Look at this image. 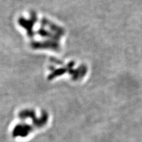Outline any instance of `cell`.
<instances>
[{
    "label": "cell",
    "mask_w": 142,
    "mask_h": 142,
    "mask_svg": "<svg viewBox=\"0 0 142 142\" xmlns=\"http://www.w3.org/2000/svg\"><path fill=\"white\" fill-rule=\"evenodd\" d=\"M34 128L35 127L31 125L25 124V123L19 124L17 125L14 128L13 130V136L15 137H25L32 132Z\"/></svg>",
    "instance_id": "6da1fadb"
},
{
    "label": "cell",
    "mask_w": 142,
    "mask_h": 142,
    "mask_svg": "<svg viewBox=\"0 0 142 142\" xmlns=\"http://www.w3.org/2000/svg\"><path fill=\"white\" fill-rule=\"evenodd\" d=\"M18 117L22 120H25L30 119L32 120V121L37 117L36 111L34 109H32L22 110L18 114Z\"/></svg>",
    "instance_id": "7a4b0ae2"
},
{
    "label": "cell",
    "mask_w": 142,
    "mask_h": 142,
    "mask_svg": "<svg viewBox=\"0 0 142 142\" xmlns=\"http://www.w3.org/2000/svg\"><path fill=\"white\" fill-rule=\"evenodd\" d=\"M19 22H20V24H24V23L27 24V23H28V21H26L25 20H24V18H21V19L19 20ZM21 25L23 27H26V28H28V27H29V29H30L29 28H30V26H31V25L29 24H24V25ZM29 29H28V30H29Z\"/></svg>",
    "instance_id": "3957f363"
}]
</instances>
